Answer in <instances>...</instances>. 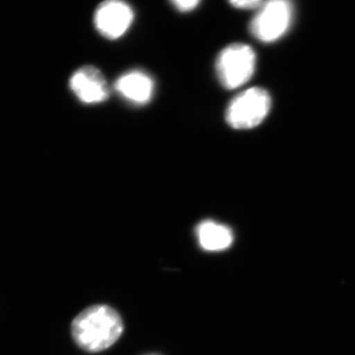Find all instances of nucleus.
<instances>
[{
	"mask_svg": "<svg viewBox=\"0 0 355 355\" xmlns=\"http://www.w3.org/2000/svg\"><path fill=\"white\" fill-rule=\"evenodd\" d=\"M69 87L84 104H100L108 100L110 86L99 69L91 65L77 69L69 80Z\"/></svg>",
	"mask_w": 355,
	"mask_h": 355,
	"instance_id": "nucleus-6",
	"label": "nucleus"
},
{
	"mask_svg": "<svg viewBox=\"0 0 355 355\" xmlns=\"http://www.w3.org/2000/svg\"><path fill=\"white\" fill-rule=\"evenodd\" d=\"M135 20L132 6L125 0H105L96 9V30L109 40L121 38Z\"/></svg>",
	"mask_w": 355,
	"mask_h": 355,
	"instance_id": "nucleus-5",
	"label": "nucleus"
},
{
	"mask_svg": "<svg viewBox=\"0 0 355 355\" xmlns=\"http://www.w3.org/2000/svg\"><path fill=\"white\" fill-rule=\"evenodd\" d=\"M229 3L238 9L259 8L263 3V0H228Z\"/></svg>",
	"mask_w": 355,
	"mask_h": 355,
	"instance_id": "nucleus-10",
	"label": "nucleus"
},
{
	"mask_svg": "<svg viewBox=\"0 0 355 355\" xmlns=\"http://www.w3.org/2000/svg\"><path fill=\"white\" fill-rule=\"evenodd\" d=\"M256 53L246 44L235 43L225 46L216 58L218 80L224 88L233 90L241 87L253 76L256 69Z\"/></svg>",
	"mask_w": 355,
	"mask_h": 355,
	"instance_id": "nucleus-2",
	"label": "nucleus"
},
{
	"mask_svg": "<svg viewBox=\"0 0 355 355\" xmlns=\"http://www.w3.org/2000/svg\"><path fill=\"white\" fill-rule=\"evenodd\" d=\"M71 331L79 347L88 352H100L118 342L123 331V323L113 308L94 305L73 320Z\"/></svg>",
	"mask_w": 355,
	"mask_h": 355,
	"instance_id": "nucleus-1",
	"label": "nucleus"
},
{
	"mask_svg": "<svg viewBox=\"0 0 355 355\" xmlns=\"http://www.w3.org/2000/svg\"><path fill=\"white\" fill-rule=\"evenodd\" d=\"M197 235L200 247L209 252L224 251L234 241V235L228 226L212 220L200 222Z\"/></svg>",
	"mask_w": 355,
	"mask_h": 355,
	"instance_id": "nucleus-8",
	"label": "nucleus"
},
{
	"mask_svg": "<svg viewBox=\"0 0 355 355\" xmlns=\"http://www.w3.org/2000/svg\"><path fill=\"white\" fill-rule=\"evenodd\" d=\"M292 15L293 7L291 0H266L251 21L250 31L259 41L272 43L288 31Z\"/></svg>",
	"mask_w": 355,
	"mask_h": 355,
	"instance_id": "nucleus-4",
	"label": "nucleus"
},
{
	"mask_svg": "<svg viewBox=\"0 0 355 355\" xmlns=\"http://www.w3.org/2000/svg\"><path fill=\"white\" fill-rule=\"evenodd\" d=\"M272 100L268 91L253 87L236 96L226 110V121L235 130L258 127L270 113Z\"/></svg>",
	"mask_w": 355,
	"mask_h": 355,
	"instance_id": "nucleus-3",
	"label": "nucleus"
},
{
	"mask_svg": "<svg viewBox=\"0 0 355 355\" xmlns=\"http://www.w3.org/2000/svg\"><path fill=\"white\" fill-rule=\"evenodd\" d=\"M154 88L153 79L141 70L125 72L114 83V90L119 95L135 105H144L150 101Z\"/></svg>",
	"mask_w": 355,
	"mask_h": 355,
	"instance_id": "nucleus-7",
	"label": "nucleus"
},
{
	"mask_svg": "<svg viewBox=\"0 0 355 355\" xmlns=\"http://www.w3.org/2000/svg\"><path fill=\"white\" fill-rule=\"evenodd\" d=\"M173 6L180 12H191L193 9L197 8L200 0H170Z\"/></svg>",
	"mask_w": 355,
	"mask_h": 355,
	"instance_id": "nucleus-9",
	"label": "nucleus"
}]
</instances>
